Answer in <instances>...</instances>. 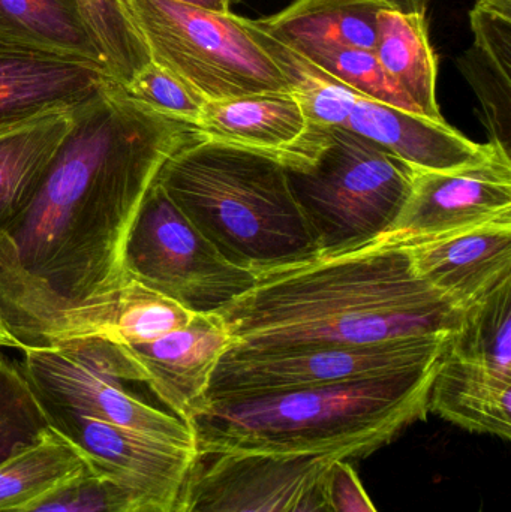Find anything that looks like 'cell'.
I'll return each instance as SVG.
<instances>
[{
	"label": "cell",
	"instance_id": "obj_1",
	"mask_svg": "<svg viewBox=\"0 0 511 512\" xmlns=\"http://www.w3.org/2000/svg\"><path fill=\"white\" fill-rule=\"evenodd\" d=\"M198 131L138 104L116 80L72 111L35 200L0 234V315L24 346L66 310L131 282L125 249L141 204Z\"/></svg>",
	"mask_w": 511,
	"mask_h": 512
},
{
	"label": "cell",
	"instance_id": "obj_2",
	"mask_svg": "<svg viewBox=\"0 0 511 512\" xmlns=\"http://www.w3.org/2000/svg\"><path fill=\"white\" fill-rule=\"evenodd\" d=\"M218 315L234 348L251 351L363 346L452 337L464 307L414 273L405 248L360 249L255 274Z\"/></svg>",
	"mask_w": 511,
	"mask_h": 512
},
{
	"label": "cell",
	"instance_id": "obj_3",
	"mask_svg": "<svg viewBox=\"0 0 511 512\" xmlns=\"http://www.w3.org/2000/svg\"><path fill=\"white\" fill-rule=\"evenodd\" d=\"M440 360L422 369L344 384L207 402L189 421L198 454L362 457L425 421Z\"/></svg>",
	"mask_w": 511,
	"mask_h": 512
},
{
	"label": "cell",
	"instance_id": "obj_4",
	"mask_svg": "<svg viewBox=\"0 0 511 512\" xmlns=\"http://www.w3.org/2000/svg\"><path fill=\"white\" fill-rule=\"evenodd\" d=\"M158 182L237 267L257 274L320 256L279 156L210 140L198 131L167 159Z\"/></svg>",
	"mask_w": 511,
	"mask_h": 512
},
{
	"label": "cell",
	"instance_id": "obj_5",
	"mask_svg": "<svg viewBox=\"0 0 511 512\" xmlns=\"http://www.w3.org/2000/svg\"><path fill=\"white\" fill-rule=\"evenodd\" d=\"M279 161L321 258L353 254L386 233L410 195L416 171L354 132L311 125Z\"/></svg>",
	"mask_w": 511,
	"mask_h": 512
},
{
	"label": "cell",
	"instance_id": "obj_6",
	"mask_svg": "<svg viewBox=\"0 0 511 512\" xmlns=\"http://www.w3.org/2000/svg\"><path fill=\"white\" fill-rule=\"evenodd\" d=\"M113 2L147 59L206 101L293 90L249 18L174 0Z\"/></svg>",
	"mask_w": 511,
	"mask_h": 512
},
{
	"label": "cell",
	"instance_id": "obj_7",
	"mask_svg": "<svg viewBox=\"0 0 511 512\" xmlns=\"http://www.w3.org/2000/svg\"><path fill=\"white\" fill-rule=\"evenodd\" d=\"M20 364L44 409L74 412L197 447L185 421L150 405L132 388L146 385V379L119 343L86 337L26 346Z\"/></svg>",
	"mask_w": 511,
	"mask_h": 512
},
{
	"label": "cell",
	"instance_id": "obj_8",
	"mask_svg": "<svg viewBox=\"0 0 511 512\" xmlns=\"http://www.w3.org/2000/svg\"><path fill=\"white\" fill-rule=\"evenodd\" d=\"M129 280L176 301L192 313H216L254 286L194 227L161 183L147 192L125 249Z\"/></svg>",
	"mask_w": 511,
	"mask_h": 512
},
{
	"label": "cell",
	"instance_id": "obj_9",
	"mask_svg": "<svg viewBox=\"0 0 511 512\" xmlns=\"http://www.w3.org/2000/svg\"><path fill=\"white\" fill-rule=\"evenodd\" d=\"M449 339L411 337L375 345L282 351L231 346L213 372L206 403L411 372L440 360Z\"/></svg>",
	"mask_w": 511,
	"mask_h": 512
},
{
	"label": "cell",
	"instance_id": "obj_10",
	"mask_svg": "<svg viewBox=\"0 0 511 512\" xmlns=\"http://www.w3.org/2000/svg\"><path fill=\"white\" fill-rule=\"evenodd\" d=\"M294 95L309 125L347 129L419 170L476 167L501 149L494 143H474L447 122L365 98L315 66L297 75Z\"/></svg>",
	"mask_w": 511,
	"mask_h": 512
},
{
	"label": "cell",
	"instance_id": "obj_11",
	"mask_svg": "<svg viewBox=\"0 0 511 512\" xmlns=\"http://www.w3.org/2000/svg\"><path fill=\"white\" fill-rule=\"evenodd\" d=\"M511 221L510 153L461 170L414 171L410 195L386 233L362 249L411 248Z\"/></svg>",
	"mask_w": 511,
	"mask_h": 512
},
{
	"label": "cell",
	"instance_id": "obj_12",
	"mask_svg": "<svg viewBox=\"0 0 511 512\" xmlns=\"http://www.w3.org/2000/svg\"><path fill=\"white\" fill-rule=\"evenodd\" d=\"M44 412L51 429L80 451L93 475L141 496L159 512L176 507L198 459L195 445L162 441L74 412Z\"/></svg>",
	"mask_w": 511,
	"mask_h": 512
},
{
	"label": "cell",
	"instance_id": "obj_13",
	"mask_svg": "<svg viewBox=\"0 0 511 512\" xmlns=\"http://www.w3.org/2000/svg\"><path fill=\"white\" fill-rule=\"evenodd\" d=\"M360 459L354 451L257 456H200L180 501L183 512H285L336 460Z\"/></svg>",
	"mask_w": 511,
	"mask_h": 512
},
{
	"label": "cell",
	"instance_id": "obj_14",
	"mask_svg": "<svg viewBox=\"0 0 511 512\" xmlns=\"http://www.w3.org/2000/svg\"><path fill=\"white\" fill-rule=\"evenodd\" d=\"M233 345L218 313H195L185 327L138 345H123L147 388L186 424L206 405L210 379Z\"/></svg>",
	"mask_w": 511,
	"mask_h": 512
},
{
	"label": "cell",
	"instance_id": "obj_15",
	"mask_svg": "<svg viewBox=\"0 0 511 512\" xmlns=\"http://www.w3.org/2000/svg\"><path fill=\"white\" fill-rule=\"evenodd\" d=\"M113 80L93 63L0 47V135L75 110Z\"/></svg>",
	"mask_w": 511,
	"mask_h": 512
},
{
	"label": "cell",
	"instance_id": "obj_16",
	"mask_svg": "<svg viewBox=\"0 0 511 512\" xmlns=\"http://www.w3.org/2000/svg\"><path fill=\"white\" fill-rule=\"evenodd\" d=\"M405 249L414 273L465 310L511 282V221Z\"/></svg>",
	"mask_w": 511,
	"mask_h": 512
},
{
	"label": "cell",
	"instance_id": "obj_17",
	"mask_svg": "<svg viewBox=\"0 0 511 512\" xmlns=\"http://www.w3.org/2000/svg\"><path fill=\"white\" fill-rule=\"evenodd\" d=\"M194 315L176 301L131 280L113 294L63 312L35 346L86 337L138 345L185 327Z\"/></svg>",
	"mask_w": 511,
	"mask_h": 512
},
{
	"label": "cell",
	"instance_id": "obj_18",
	"mask_svg": "<svg viewBox=\"0 0 511 512\" xmlns=\"http://www.w3.org/2000/svg\"><path fill=\"white\" fill-rule=\"evenodd\" d=\"M429 412L461 429L511 439V376L444 351L431 393Z\"/></svg>",
	"mask_w": 511,
	"mask_h": 512
},
{
	"label": "cell",
	"instance_id": "obj_19",
	"mask_svg": "<svg viewBox=\"0 0 511 512\" xmlns=\"http://www.w3.org/2000/svg\"><path fill=\"white\" fill-rule=\"evenodd\" d=\"M198 129L210 140L281 158L299 146L309 123L293 93L270 92L207 101Z\"/></svg>",
	"mask_w": 511,
	"mask_h": 512
},
{
	"label": "cell",
	"instance_id": "obj_20",
	"mask_svg": "<svg viewBox=\"0 0 511 512\" xmlns=\"http://www.w3.org/2000/svg\"><path fill=\"white\" fill-rule=\"evenodd\" d=\"M381 0H294L269 17L252 20L264 35L300 53L312 48L374 51Z\"/></svg>",
	"mask_w": 511,
	"mask_h": 512
},
{
	"label": "cell",
	"instance_id": "obj_21",
	"mask_svg": "<svg viewBox=\"0 0 511 512\" xmlns=\"http://www.w3.org/2000/svg\"><path fill=\"white\" fill-rule=\"evenodd\" d=\"M470 21L474 44L456 63L479 98L491 143L510 153L511 15L476 5Z\"/></svg>",
	"mask_w": 511,
	"mask_h": 512
},
{
	"label": "cell",
	"instance_id": "obj_22",
	"mask_svg": "<svg viewBox=\"0 0 511 512\" xmlns=\"http://www.w3.org/2000/svg\"><path fill=\"white\" fill-rule=\"evenodd\" d=\"M72 111L48 114L0 135V234L35 200L71 131Z\"/></svg>",
	"mask_w": 511,
	"mask_h": 512
},
{
	"label": "cell",
	"instance_id": "obj_23",
	"mask_svg": "<svg viewBox=\"0 0 511 512\" xmlns=\"http://www.w3.org/2000/svg\"><path fill=\"white\" fill-rule=\"evenodd\" d=\"M374 53L384 72L423 117L446 122L437 101L438 60L426 12H402L390 6L381 9Z\"/></svg>",
	"mask_w": 511,
	"mask_h": 512
},
{
	"label": "cell",
	"instance_id": "obj_24",
	"mask_svg": "<svg viewBox=\"0 0 511 512\" xmlns=\"http://www.w3.org/2000/svg\"><path fill=\"white\" fill-rule=\"evenodd\" d=\"M0 47L105 68L75 0H0Z\"/></svg>",
	"mask_w": 511,
	"mask_h": 512
},
{
	"label": "cell",
	"instance_id": "obj_25",
	"mask_svg": "<svg viewBox=\"0 0 511 512\" xmlns=\"http://www.w3.org/2000/svg\"><path fill=\"white\" fill-rule=\"evenodd\" d=\"M90 472L80 451L48 430L32 447L0 463V510H23Z\"/></svg>",
	"mask_w": 511,
	"mask_h": 512
},
{
	"label": "cell",
	"instance_id": "obj_26",
	"mask_svg": "<svg viewBox=\"0 0 511 512\" xmlns=\"http://www.w3.org/2000/svg\"><path fill=\"white\" fill-rule=\"evenodd\" d=\"M447 352L511 376V282L468 307Z\"/></svg>",
	"mask_w": 511,
	"mask_h": 512
},
{
	"label": "cell",
	"instance_id": "obj_27",
	"mask_svg": "<svg viewBox=\"0 0 511 512\" xmlns=\"http://www.w3.org/2000/svg\"><path fill=\"white\" fill-rule=\"evenodd\" d=\"M50 430L20 363L0 355V463L38 444Z\"/></svg>",
	"mask_w": 511,
	"mask_h": 512
},
{
	"label": "cell",
	"instance_id": "obj_28",
	"mask_svg": "<svg viewBox=\"0 0 511 512\" xmlns=\"http://www.w3.org/2000/svg\"><path fill=\"white\" fill-rule=\"evenodd\" d=\"M297 54L333 80L365 98L422 116L416 105L381 68L374 51L356 48H312Z\"/></svg>",
	"mask_w": 511,
	"mask_h": 512
},
{
	"label": "cell",
	"instance_id": "obj_29",
	"mask_svg": "<svg viewBox=\"0 0 511 512\" xmlns=\"http://www.w3.org/2000/svg\"><path fill=\"white\" fill-rule=\"evenodd\" d=\"M75 3L102 65L117 83H128L149 59L129 35L113 0H75Z\"/></svg>",
	"mask_w": 511,
	"mask_h": 512
},
{
	"label": "cell",
	"instance_id": "obj_30",
	"mask_svg": "<svg viewBox=\"0 0 511 512\" xmlns=\"http://www.w3.org/2000/svg\"><path fill=\"white\" fill-rule=\"evenodd\" d=\"M129 98L155 113L197 126L206 99L161 66L147 60L126 84Z\"/></svg>",
	"mask_w": 511,
	"mask_h": 512
},
{
	"label": "cell",
	"instance_id": "obj_31",
	"mask_svg": "<svg viewBox=\"0 0 511 512\" xmlns=\"http://www.w3.org/2000/svg\"><path fill=\"white\" fill-rule=\"evenodd\" d=\"M21 512H159L146 499L87 472Z\"/></svg>",
	"mask_w": 511,
	"mask_h": 512
},
{
	"label": "cell",
	"instance_id": "obj_32",
	"mask_svg": "<svg viewBox=\"0 0 511 512\" xmlns=\"http://www.w3.org/2000/svg\"><path fill=\"white\" fill-rule=\"evenodd\" d=\"M326 481L336 512H378L348 460H336L326 472Z\"/></svg>",
	"mask_w": 511,
	"mask_h": 512
},
{
	"label": "cell",
	"instance_id": "obj_33",
	"mask_svg": "<svg viewBox=\"0 0 511 512\" xmlns=\"http://www.w3.org/2000/svg\"><path fill=\"white\" fill-rule=\"evenodd\" d=\"M326 472L305 487L285 512H336L327 490Z\"/></svg>",
	"mask_w": 511,
	"mask_h": 512
},
{
	"label": "cell",
	"instance_id": "obj_34",
	"mask_svg": "<svg viewBox=\"0 0 511 512\" xmlns=\"http://www.w3.org/2000/svg\"><path fill=\"white\" fill-rule=\"evenodd\" d=\"M381 2L402 12H426L431 0H381Z\"/></svg>",
	"mask_w": 511,
	"mask_h": 512
},
{
	"label": "cell",
	"instance_id": "obj_35",
	"mask_svg": "<svg viewBox=\"0 0 511 512\" xmlns=\"http://www.w3.org/2000/svg\"><path fill=\"white\" fill-rule=\"evenodd\" d=\"M185 5L197 6V8L209 9L215 12H230L233 0H174Z\"/></svg>",
	"mask_w": 511,
	"mask_h": 512
},
{
	"label": "cell",
	"instance_id": "obj_36",
	"mask_svg": "<svg viewBox=\"0 0 511 512\" xmlns=\"http://www.w3.org/2000/svg\"><path fill=\"white\" fill-rule=\"evenodd\" d=\"M2 348H15L23 351L26 346H24L23 343H21L20 340L12 334V331L9 330L5 319L0 315V349Z\"/></svg>",
	"mask_w": 511,
	"mask_h": 512
},
{
	"label": "cell",
	"instance_id": "obj_37",
	"mask_svg": "<svg viewBox=\"0 0 511 512\" xmlns=\"http://www.w3.org/2000/svg\"><path fill=\"white\" fill-rule=\"evenodd\" d=\"M477 6L489 9V11L500 12V14L511 15V0H479Z\"/></svg>",
	"mask_w": 511,
	"mask_h": 512
},
{
	"label": "cell",
	"instance_id": "obj_38",
	"mask_svg": "<svg viewBox=\"0 0 511 512\" xmlns=\"http://www.w3.org/2000/svg\"><path fill=\"white\" fill-rule=\"evenodd\" d=\"M170 512H183L182 501L177 502L176 507H174Z\"/></svg>",
	"mask_w": 511,
	"mask_h": 512
},
{
	"label": "cell",
	"instance_id": "obj_39",
	"mask_svg": "<svg viewBox=\"0 0 511 512\" xmlns=\"http://www.w3.org/2000/svg\"><path fill=\"white\" fill-rule=\"evenodd\" d=\"M24 510V508H23ZM23 510H0V512H21Z\"/></svg>",
	"mask_w": 511,
	"mask_h": 512
}]
</instances>
